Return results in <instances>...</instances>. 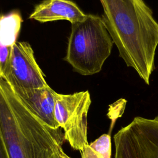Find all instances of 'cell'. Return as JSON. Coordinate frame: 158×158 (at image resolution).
I'll use <instances>...</instances> for the list:
<instances>
[{
  "mask_svg": "<svg viewBox=\"0 0 158 158\" xmlns=\"http://www.w3.org/2000/svg\"><path fill=\"white\" fill-rule=\"evenodd\" d=\"M102 19L128 67L149 85L158 45V23L143 0H99Z\"/></svg>",
  "mask_w": 158,
  "mask_h": 158,
  "instance_id": "obj_1",
  "label": "cell"
},
{
  "mask_svg": "<svg viewBox=\"0 0 158 158\" xmlns=\"http://www.w3.org/2000/svg\"><path fill=\"white\" fill-rule=\"evenodd\" d=\"M0 133L9 158H70L62 128L39 119L0 77Z\"/></svg>",
  "mask_w": 158,
  "mask_h": 158,
  "instance_id": "obj_2",
  "label": "cell"
},
{
  "mask_svg": "<svg viewBox=\"0 0 158 158\" xmlns=\"http://www.w3.org/2000/svg\"><path fill=\"white\" fill-rule=\"evenodd\" d=\"M114 42L102 17L86 14L71 23L67 54L64 60L82 75L99 72L111 53Z\"/></svg>",
  "mask_w": 158,
  "mask_h": 158,
  "instance_id": "obj_3",
  "label": "cell"
},
{
  "mask_svg": "<svg viewBox=\"0 0 158 158\" xmlns=\"http://www.w3.org/2000/svg\"><path fill=\"white\" fill-rule=\"evenodd\" d=\"M91 103L88 91L56 94L55 119L64 130L65 139L77 151H81L88 144L87 117Z\"/></svg>",
  "mask_w": 158,
  "mask_h": 158,
  "instance_id": "obj_4",
  "label": "cell"
},
{
  "mask_svg": "<svg viewBox=\"0 0 158 158\" xmlns=\"http://www.w3.org/2000/svg\"><path fill=\"white\" fill-rule=\"evenodd\" d=\"M115 158H158V115L136 117L114 136Z\"/></svg>",
  "mask_w": 158,
  "mask_h": 158,
  "instance_id": "obj_5",
  "label": "cell"
},
{
  "mask_svg": "<svg viewBox=\"0 0 158 158\" xmlns=\"http://www.w3.org/2000/svg\"><path fill=\"white\" fill-rule=\"evenodd\" d=\"M2 78L10 85L22 88H38L49 86L35 60L33 49L28 43L25 41H17L14 44Z\"/></svg>",
  "mask_w": 158,
  "mask_h": 158,
  "instance_id": "obj_6",
  "label": "cell"
},
{
  "mask_svg": "<svg viewBox=\"0 0 158 158\" xmlns=\"http://www.w3.org/2000/svg\"><path fill=\"white\" fill-rule=\"evenodd\" d=\"M25 106L47 126L60 128L55 119V92L49 86L38 88H22L10 85Z\"/></svg>",
  "mask_w": 158,
  "mask_h": 158,
  "instance_id": "obj_7",
  "label": "cell"
},
{
  "mask_svg": "<svg viewBox=\"0 0 158 158\" xmlns=\"http://www.w3.org/2000/svg\"><path fill=\"white\" fill-rule=\"evenodd\" d=\"M86 16L72 1L44 0L35 7L29 19L41 23L66 20L72 23L83 20Z\"/></svg>",
  "mask_w": 158,
  "mask_h": 158,
  "instance_id": "obj_8",
  "label": "cell"
},
{
  "mask_svg": "<svg viewBox=\"0 0 158 158\" xmlns=\"http://www.w3.org/2000/svg\"><path fill=\"white\" fill-rule=\"evenodd\" d=\"M23 19L19 11L0 15V77H3Z\"/></svg>",
  "mask_w": 158,
  "mask_h": 158,
  "instance_id": "obj_9",
  "label": "cell"
},
{
  "mask_svg": "<svg viewBox=\"0 0 158 158\" xmlns=\"http://www.w3.org/2000/svg\"><path fill=\"white\" fill-rule=\"evenodd\" d=\"M80 152L81 158H110V135H102L94 141L88 143Z\"/></svg>",
  "mask_w": 158,
  "mask_h": 158,
  "instance_id": "obj_10",
  "label": "cell"
},
{
  "mask_svg": "<svg viewBox=\"0 0 158 158\" xmlns=\"http://www.w3.org/2000/svg\"><path fill=\"white\" fill-rule=\"evenodd\" d=\"M0 158H9L1 133H0Z\"/></svg>",
  "mask_w": 158,
  "mask_h": 158,
  "instance_id": "obj_11",
  "label": "cell"
}]
</instances>
